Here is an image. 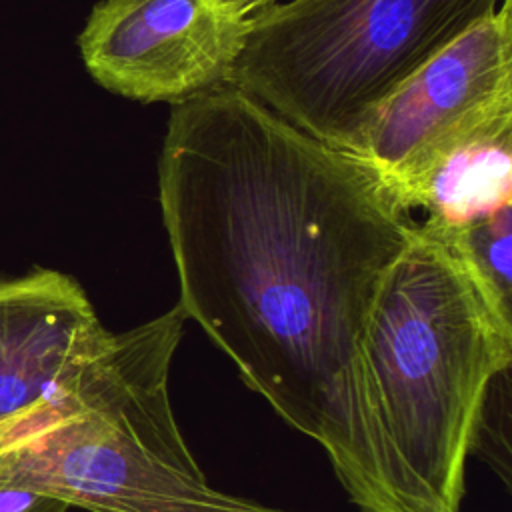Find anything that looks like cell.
<instances>
[{"instance_id": "cell-1", "label": "cell", "mask_w": 512, "mask_h": 512, "mask_svg": "<svg viewBox=\"0 0 512 512\" xmlns=\"http://www.w3.org/2000/svg\"><path fill=\"white\" fill-rule=\"evenodd\" d=\"M158 200L184 318L324 448L358 512H386L356 358L416 218L362 156L232 82L172 106Z\"/></svg>"}, {"instance_id": "cell-2", "label": "cell", "mask_w": 512, "mask_h": 512, "mask_svg": "<svg viewBox=\"0 0 512 512\" xmlns=\"http://www.w3.org/2000/svg\"><path fill=\"white\" fill-rule=\"evenodd\" d=\"M356 360L386 512H462L466 460L512 362V310L416 220L376 292Z\"/></svg>"}, {"instance_id": "cell-3", "label": "cell", "mask_w": 512, "mask_h": 512, "mask_svg": "<svg viewBox=\"0 0 512 512\" xmlns=\"http://www.w3.org/2000/svg\"><path fill=\"white\" fill-rule=\"evenodd\" d=\"M184 322L174 306L110 332L76 384L0 446V482L88 512H300L208 484L168 390Z\"/></svg>"}, {"instance_id": "cell-4", "label": "cell", "mask_w": 512, "mask_h": 512, "mask_svg": "<svg viewBox=\"0 0 512 512\" xmlns=\"http://www.w3.org/2000/svg\"><path fill=\"white\" fill-rule=\"evenodd\" d=\"M506 0H278L248 18L232 84L290 124L360 154L382 108Z\"/></svg>"}, {"instance_id": "cell-5", "label": "cell", "mask_w": 512, "mask_h": 512, "mask_svg": "<svg viewBox=\"0 0 512 512\" xmlns=\"http://www.w3.org/2000/svg\"><path fill=\"white\" fill-rule=\"evenodd\" d=\"M512 126V14L506 0L420 68L374 116L362 156L400 204L456 146Z\"/></svg>"}, {"instance_id": "cell-6", "label": "cell", "mask_w": 512, "mask_h": 512, "mask_svg": "<svg viewBox=\"0 0 512 512\" xmlns=\"http://www.w3.org/2000/svg\"><path fill=\"white\" fill-rule=\"evenodd\" d=\"M246 26L216 0H100L78 48L104 90L176 106L232 82Z\"/></svg>"}, {"instance_id": "cell-7", "label": "cell", "mask_w": 512, "mask_h": 512, "mask_svg": "<svg viewBox=\"0 0 512 512\" xmlns=\"http://www.w3.org/2000/svg\"><path fill=\"white\" fill-rule=\"evenodd\" d=\"M108 336L72 276L0 280V446L76 384Z\"/></svg>"}, {"instance_id": "cell-8", "label": "cell", "mask_w": 512, "mask_h": 512, "mask_svg": "<svg viewBox=\"0 0 512 512\" xmlns=\"http://www.w3.org/2000/svg\"><path fill=\"white\" fill-rule=\"evenodd\" d=\"M430 232L456 240L512 208V126L464 142L426 170L400 198Z\"/></svg>"}, {"instance_id": "cell-9", "label": "cell", "mask_w": 512, "mask_h": 512, "mask_svg": "<svg viewBox=\"0 0 512 512\" xmlns=\"http://www.w3.org/2000/svg\"><path fill=\"white\" fill-rule=\"evenodd\" d=\"M0 512H68V506L52 496L0 482Z\"/></svg>"}, {"instance_id": "cell-10", "label": "cell", "mask_w": 512, "mask_h": 512, "mask_svg": "<svg viewBox=\"0 0 512 512\" xmlns=\"http://www.w3.org/2000/svg\"><path fill=\"white\" fill-rule=\"evenodd\" d=\"M222 8H226L230 14L240 18H250L256 12L264 10L266 6L278 2V0H216Z\"/></svg>"}]
</instances>
